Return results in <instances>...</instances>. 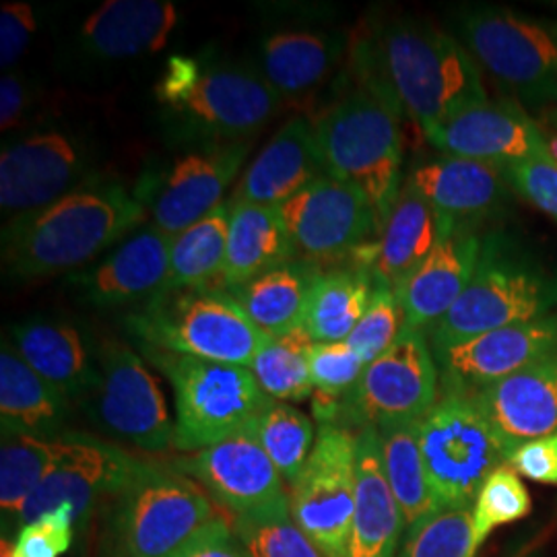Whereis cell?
<instances>
[{"label": "cell", "mask_w": 557, "mask_h": 557, "mask_svg": "<svg viewBox=\"0 0 557 557\" xmlns=\"http://www.w3.org/2000/svg\"><path fill=\"white\" fill-rule=\"evenodd\" d=\"M358 85L409 116L428 135L487 100L467 48L438 27L398 17L354 41Z\"/></svg>", "instance_id": "obj_1"}, {"label": "cell", "mask_w": 557, "mask_h": 557, "mask_svg": "<svg viewBox=\"0 0 557 557\" xmlns=\"http://www.w3.org/2000/svg\"><path fill=\"white\" fill-rule=\"evenodd\" d=\"M147 220L133 190L94 178L54 205L4 223V273L27 281L75 271Z\"/></svg>", "instance_id": "obj_2"}, {"label": "cell", "mask_w": 557, "mask_h": 557, "mask_svg": "<svg viewBox=\"0 0 557 557\" xmlns=\"http://www.w3.org/2000/svg\"><path fill=\"white\" fill-rule=\"evenodd\" d=\"M156 98L184 145L239 143L277 114L281 96L259 71L218 60L172 57Z\"/></svg>", "instance_id": "obj_3"}, {"label": "cell", "mask_w": 557, "mask_h": 557, "mask_svg": "<svg viewBox=\"0 0 557 557\" xmlns=\"http://www.w3.org/2000/svg\"><path fill=\"white\" fill-rule=\"evenodd\" d=\"M557 308V264H552L522 239L492 232L481 242L478 269L465 294L430 331L434 354L467 338L533 322Z\"/></svg>", "instance_id": "obj_4"}, {"label": "cell", "mask_w": 557, "mask_h": 557, "mask_svg": "<svg viewBox=\"0 0 557 557\" xmlns=\"http://www.w3.org/2000/svg\"><path fill=\"white\" fill-rule=\"evenodd\" d=\"M400 119L391 106L358 85L312 120L324 172L363 193L379 215L380 227L403 190Z\"/></svg>", "instance_id": "obj_5"}, {"label": "cell", "mask_w": 557, "mask_h": 557, "mask_svg": "<svg viewBox=\"0 0 557 557\" xmlns=\"http://www.w3.org/2000/svg\"><path fill=\"white\" fill-rule=\"evenodd\" d=\"M106 506L103 557H170L218 518L195 479L143 460Z\"/></svg>", "instance_id": "obj_6"}, {"label": "cell", "mask_w": 557, "mask_h": 557, "mask_svg": "<svg viewBox=\"0 0 557 557\" xmlns=\"http://www.w3.org/2000/svg\"><path fill=\"white\" fill-rule=\"evenodd\" d=\"M128 326L151 349L244 368L269 338L221 287L161 289Z\"/></svg>", "instance_id": "obj_7"}, {"label": "cell", "mask_w": 557, "mask_h": 557, "mask_svg": "<svg viewBox=\"0 0 557 557\" xmlns=\"http://www.w3.org/2000/svg\"><path fill=\"white\" fill-rule=\"evenodd\" d=\"M457 40L520 108L557 103V21L504 7L473 4L455 13Z\"/></svg>", "instance_id": "obj_8"}, {"label": "cell", "mask_w": 557, "mask_h": 557, "mask_svg": "<svg viewBox=\"0 0 557 557\" xmlns=\"http://www.w3.org/2000/svg\"><path fill=\"white\" fill-rule=\"evenodd\" d=\"M151 359L174 388V446L182 453H199L244 432L271 400L250 368L160 349H151Z\"/></svg>", "instance_id": "obj_9"}, {"label": "cell", "mask_w": 557, "mask_h": 557, "mask_svg": "<svg viewBox=\"0 0 557 557\" xmlns=\"http://www.w3.org/2000/svg\"><path fill=\"white\" fill-rule=\"evenodd\" d=\"M419 448L440 508L471 506L508 453L471 395L440 393L419 421Z\"/></svg>", "instance_id": "obj_10"}, {"label": "cell", "mask_w": 557, "mask_h": 557, "mask_svg": "<svg viewBox=\"0 0 557 557\" xmlns=\"http://www.w3.org/2000/svg\"><path fill=\"white\" fill-rule=\"evenodd\" d=\"M250 143H200L140 174L133 190L151 225L174 238L225 202Z\"/></svg>", "instance_id": "obj_11"}, {"label": "cell", "mask_w": 557, "mask_h": 557, "mask_svg": "<svg viewBox=\"0 0 557 557\" xmlns=\"http://www.w3.org/2000/svg\"><path fill=\"white\" fill-rule=\"evenodd\" d=\"M440 370L430 337L403 329L379 359L366 366L351 395L345 398L338 425H386L421 421L438 403Z\"/></svg>", "instance_id": "obj_12"}, {"label": "cell", "mask_w": 557, "mask_h": 557, "mask_svg": "<svg viewBox=\"0 0 557 557\" xmlns=\"http://www.w3.org/2000/svg\"><path fill=\"white\" fill-rule=\"evenodd\" d=\"M356 436L320 425L314 450L289 487L292 517L324 557H347L356 512Z\"/></svg>", "instance_id": "obj_13"}, {"label": "cell", "mask_w": 557, "mask_h": 557, "mask_svg": "<svg viewBox=\"0 0 557 557\" xmlns=\"http://www.w3.org/2000/svg\"><path fill=\"white\" fill-rule=\"evenodd\" d=\"M296 257L314 267L354 259L363 246L376 242L380 220L358 188L331 178L314 180L294 199L278 207Z\"/></svg>", "instance_id": "obj_14"}, {"label": "cell", "mask_w": 557, "mask_h": 557, "mask_svg": "<svg viewBox=\"0 0 557 557\" xmlns=\"http://www.w3.org/2000/svg\"><path fill=\"white\" fill-rule=\"evenodd\" d=\"M98 358L100 384L91 398L101 428L145 453H165L174 446L176 421L145 361L116 341L101 343Z\"/></svg>", "instance_id": "obj_15"}, {"label": "cell", "mask_w": 557, "mask_h": 557, "mask_svg": "<svg viewBox=\"0 0 557 557\" xmlns=\"http://www.w3.org/2000/svg\"><path fill=\"white\" fill-rule=\"evenodd\" d=\"M96 178L83 140L40 131L7 143L0 153V207L11 220L41 211Z\"/></svg>", "instance_id": "obj_16"}, {"label": "cell", "mask_w": 557, "mask_h": 557, "mask_svg": "<svg viewBox=\"0 0 557 557\" xmlns=\"http://www.w3.org/2000/svg\"><path fill=\"white\" fill-rule=\"evenodd\" d=\"M66 448L21 510L23 524L57 510L62 504L73 506L77 529H85L96 506L108 504L135 473L139 460L103 440L64 434Z\"/></svg>", "instance_id": "obj_17"}, {"label": "cell", "mask_w": 557, "mask_h": 557, "mask_svg": "<svg viewBox=\"0 0 557 557\" xmlns=\"http://www.w3.org/2000/svg\"><path fill=\"white\" fill-rule=\"evenodd\" d=\"M557 354V312L467 338L436 356L440 393L475 395Z\"/></svg>", "instance_id": "obj_18"}, {"label": "cell", "mask_w": 557, "mask_h": 557, "mask_svg": "<svg viewBox=\"0 0 557 557\" xmlns=\"http://www.w3.org/2000/svg\"><path fill=\"white\" fill-rule=\"evenodd\" d=\"M180 471L205 487L230 517L252 515L289 499L277 467L246 430L180 460Z\"/></svg>", "instance_id": "obj_19"}, {"label": "cell", "mask_w": 557, "mask_h": 557, "mask_svg": "<svg viewBox=\"0 0 557 557\" xmlns=\"http://www.w3.org/2000/svg\"><path fill=\"white\" fill-rule=\"evenodd\" d=\"M428 140L444 156L483 161L502 170L549 156L545 135L515 101H485L442 124Z\"/></svg>", "instance_id": "obj_20"}, {"label": "cell", "mask_w": 557, "mask_h": 557, "mask_svg": "<svg viewBox=\"0 0 557 557\" xmlns=\"http://www.w3.org/2000/svg\"><path fill=\"white\" fill-rule=\"evenodd\" d=\"M481 242L475 225L448 220L436 248L397 289L407 329L432 331L448 314L475 275Z\"/></svg>", "instance_id": "obj_21"}, {"label": "cell", "mask_w": 557, "mask_h": 557, "mask_svg": "<svg viewBox=\"0 0 557 557\" xmlns=\"http://www.w3.org/2000/svg\"><path fill=\"white\" fill-rule=\"evenodd\" d=\"M471 397L512 457L518 446L557 434V354Z\"/></svg>", "instance_id": "obj_22"}, {"label": "cell", "mask_w": 557, "mask_h": 557, "mask_svg": "<svg viewBox=\"0 0 557 557\" xmlns=\"http://www.w3.org/2000/svg\"><path fill=\"white\" fill-rule=\"evenodd\" d=\"M170 236L158 227H143L96 264L71 277L81 296L98 308L149 301L170 277Z\"/></svg>", "instance_id": "obj_23"}, {"label": "cell", "mask_w": 557, "mask_h": 557, "mask_svg": "<svg viewBox=\"0 0 557 557\" xmlns=\"http://www.w3.org/2000/svg\"><path fill=\"white\" fill-rule=\"evenodd\" d=\"M21 359L71 403L91 398L100 384V358L89 338L64 320L27 319L11 326Z\"/></svg>", "instance_id": "obj_24"}, {"label": "cell", "mask_w": 557, "mask_h": 557, "mask_svg": "<svg viewBox=\"0 0 557 557\" xmlns=\"http://www.w3.org/2000/svg\"><path fill=\"white\" fill-rule=\"evenodd\" d=\"M324 174L314 126L298 116L285 122L260 149L230 199L278 209Z\"/></svg>", "instance_id": "obj_25"}, {"label": "cell", "mask_w": 557, "mask_h": 557, "mask_svg": "<svg viewBox=\"0 0 557 557\" xmlns=\"http://www.w3.org/2000/svg\"><path fill=\"white\" fill-rule=\"evenodd\" d=\"M502 168L483 161L440 156L419 161L411 170V184L423 199L448 220L475 225L494 218L508 200V184Z\"/></svg>", "instance_id": "obj_26"}, {"label": "cell", "mask_w": 557, "mask_h": 557, "mask_svg": "<svg viewBox=\"0 0 557 557\" xmlns=\"http://www.w3.org/2000/svg\"><path fill=\"white\" fill-rule=\"evenodd\" d=\"M448 218L438 213L411 184H405L379 239L363 246L354 264L370 269L376 283L397 292L444 234Z\"/></svg>", "instance_id": "obj_27"}, {"label": "cell", "mask_w": 557, "mask_h": 557, "mask_svg": "<svg viewBox=\"0 0 557 557\" xmlns=\"http://www.w3.org/2000/svg\"><path fill=\"white\" fill-rule=\"evenodd\" d=\"M405 520L386 481L376 425L356 436V512L347 557H397Z\"/></svg>", "instance_id": "obj_28"}, {"label": "cell", "mask_w": 557, "mask_h": 557, "mask_svg": "<svg viewBox=\"0 0 557 557\" xmlns=\"http://www.w3.org/2000/svg\"><path fill=\"white\" fill-rule=\"evenodd\" d=\"M178 20L170 0H108L83 21L81 46L96 59H137L165 48Z\"/></svg>", "instance_id": "obj_29"}, {"label": "cell", "mask_w": 557, "mask_h": 557, "mask_svg": "<svg viewBox=\"0 0 557 557\" xmlns=\"http://www.w3.org/2000/svg\"><path fill=\"white\" fill-rule=\"evenodd\" d=\"M71 400L38 376L11 341L0 351V428L2 436L60 438Z\"/></svg>", "instance_id": "obj_30"}, {"label": "cell", "mask_w": 557, "mask_h": 557, "mask_svg": "<svg viewBox=\"0 0 557 557\" xmlns=\"http://www.w3.org/2000/svg\"><path fill=\"white\" fill-rule=\"evenodd\" d=\"M230 238L220 281L225 292L296 260L294 244L278 209L234 199H230Z\"/></svg>", "instance_id": "obj_31"}, {"label": "cell", "mask_w": 557, "mask_h": 557, "mask_svg": "<svg viewBox=\"0 0 557 557\" xmlns=\"http://www.w3.org/2000/svg\"><path fill=\"white\" fill-rule=\"evenodd\" d=\"M343 54V40L322 29H278L260 44L259 73L278 96H304L326 79Z\"/></svg>", "instance_id": "obj_32"}, {"label": "cell", "mask_w": 557, "mask_h": 557, "mask_svg": "<svg viewBox=\"0 0 557 557\" xmlns=\"http://www.w3.org/2000/svg\"><path fill=\"white\" fill-rule=\"evenodd\" d=\"M319 273V267L296 259L262 273L230 294L262 333L278 337L304 326L308 299Z\"/></svg>", "instance_id": "obj_33"}, {"label": "cell", "mask_w": 557, "mask_h": 557, "mask_svg": "<svg viewBox=\"0 0 557 557\" xmlns=\"http://www.w3.org/2000/svg\"><path fill=\"white\" fill-rule=\"evenodd\" d=\"M376 281L370 269L349 264L322 271L314 278L304 329L314 343H341L363 319Z\"/></svg>", "instance_id": "obj_34"}, {"label": "cell", "mask_w": 557, "mask_h": 557, "mask_svg": "<svg viewBox=\"0 0 557 557\" xmlns=\"http://www.w3.org/2000/svg\"><path fill=\"white\" fill-rule=\"evenodd\" d=\"M379 434L386 481L397 499L405 529H411L440 508L419 448V421L379 425Z\"/></svg>", "instance_id": "obj_35"}, {"label": "cell", "mask_w": 557, "mask_h": 557, "mask_svg": "<svg viewBox=\"0 0 557 557\" xmlns=\"http://www.w3.org/2000/svg\"><path fill=\"white\" fill-rule=\"evenodd\" d=\"M230 199L170 239V277L163 289L220 287L227 238H230Z\"/></svg>", "instance_id": "obj_36"}, {"label": "cell", "mask_w": 557, "mask_h": 557, "mask_svg": "<svg viewBox=\"0 0 557 557\" xmlns=\"http://www.w3.org/2000/svg\"><path fill=\"white\" fill-rule=\"evenodd\" d=\"M66 448L60 438L2 436L0 444V515L2 537L20 531V517L27 498L52 471Z\"/></svg>", "instance_id": "obj_37"}, {"label": "cell", "mask_w": 557, "mask_h": 557, "mask_svg": "<svg viewBox=\"0 0 557 557\" xmlns=\"http://www.w3.org/2000/svg\"><path fill=\"white\" fill-rule=\"evenodd\" d=\"M246 432L259 442L260 448L277 467L283 481L292 487L317 444L312 419L298 407L271 398Z\"/></svg>", "instance_id": "obj_38"}, {"label": "cell", "mask_w": 557, "mask_h": 557, "mask_svg": "<svg viewBox=\"0 0 557 557\" xmlns=\"http://www.w3.org/2000/svg\"><path fill=\"white\" fill-rule=\"evenodd\" d=\"M314 341L301 326L292 333L269 337L250 372L259 382L262 393L281 403H298L312 398L314 384L310 379V349Z\"/></svg>", "instance_id": "obj_39"}, {"label": "cell", "mask_w": 557, "mask_h": 557, "mask_svg": "<svg viewBox=\"0 0 557 557\" xmlns=\"http://www.w3.org/2000/svg\"><path fill=\"white\" fill-rule=\"evenodd\" d=\"M366 370L363 359L345 343H314L310 349V379L314 384L312 413L320 425H338L345 398Z\"/></svg>", "instance_id": "obj_40"}, {"label": "cell", "mask_w": 557, "mask_h": 557, "mask_svg": "<svg viewBox=\"0 0 557 557\" xmlns=\"http://www.w3.org/2000/svg\"><path fill=\"white\" fill-rule=\"evenodd\" d=\"M230 524L250 557H324L292 517L289 499L244 517H230Z\"/></svg>", "instance_id": "obj_41"}, {"label": "cell", "mask_w": 557, "mask_h": 557, "mask_svg": "<svg viewBox=\"0 0 557 557\" xmlns=\"http://www.w3.org/2000/svg\"><path fill=\"white\" fill-rule=\"evenodd\" d=\"M397 557H478L473 543V508L444 506L411 529Z\"/></svg>", "instance_id": "obj_42"}, {"label": "cell", "mask_w": 557, "mask_h": 557, "mask_svg": "<svg viewBox=\"0 0 557 557\" xmlns=\"http://www.w3.org/2000/svg\"><path fill=\"white\" fill-rule=\"evenodd\" d=\"M533 510V499L522 479L510 465H502L483 481L473 502V543L475 549L496 529L512 524Z\"/></svg>", "instance_id": "obj_43"}, {"label": "cell", "mask_w": 557, "mask_h": 557, "mask_svg": "<svg viewBox=\"0 0 557 557\" xmlns=\"http://www.w3.org/2000/svg\"><path fill=\"white\" fill-rule=\"evenodd\" d=\"M405 329V314L397 298V292L388 285L376 283L372 301L359 320L354 333L347 337V345L370 366L397 341Z\"/></svg>", "instance_id": "obj_44"}, {"label": "cell", "mask_w": 557, "mask_h": 557, "mask_svg": "<svg viewBox=\"0 0 557 557\" xmlns=\"http://www.w3.org/2000/svg\"><path fill=\"white\" fill-rule=\"evenodd\" d=\"M77 522L75 510L62 504L40 518L23 524L11 541L13 557H60L64 556L75 541Z\"/></svg>", "instance_id": "obj_45"}, {"label": "cell", "mask_w": 557, "mask_h": 557, "mask_svg": "<svg viewBox=\"0 0 557 557\" xmlns=\"http://www.w3.org/2000/svg\"><path fill=\"white\" fill-rule=\"evenodd\" d=\"M518 193L557 221V163L549 156L520 161L504 170Z\"/></svg>", "instance_id": "obj_46"}, {"label": "cell", "mask_w": 557, "mask_h": 557, "mask_svg": "<svg viewBox=\"0 0 557 557\" xmlns=\"http://www.w3.org/2000/svg\"><path fill=\"white\" fill-rule=\"evenodd\" d=\"M38 32V13L27 2H7L0 9V66L11 73Z\"/></svg>", "instance_id": "obj_47"}, {"label": "cell", "mask_w": 557, "mask_h": 557, "mask_svg": "<svg viewBox=\"0 0 557 557\" xmlns=\"http://www.w3.org/2000/svg\"><path fill=\"white\" fill-rule=\"evenodd\" d=\"M170 557H250L236 537L230 518H213Z\"/></svg>", "instance_id": "obj_48"}, {"label": "cell", "mask_w": 557, "mask_h": 557, "mask_svg": "<svg viewBox=\"0 0 557 557\" xmlns=\"http://www.w3.org/2000/svg\"><path fill=\"white\" fill-rule=\"evenodd\" d=\"M508 465L522 478L543 485H557V434L518 446Z\"/></svg>", "instance_id": "obj_49"}, {"label": "cell", "mask_w": 557, "mask_h": 557, "mask_svg": "<svg viewBox=\"0 0 557 557\" xmlns=\"http://www.w3.org/2000/svg\"><path fill=\"white\" fill-rule=\"evenodd\" d=\"M36 87L17 73H4L0 79V128L2 133L20 126L36 103Z\"/></svg>", "instance_id": "obj_50"}, {"label": "cell", "mask_w": 557, "mask_h": 557, "mask_svg": "<svg viewBox=\"0 0 557 557\" xmlns=\"http://www.w3.org/2000/svg\"><path fill=\"white\" fill-rule=\"evenodd\" d=\"M13 557V549H11V539H2V556Z\"/></svg>", "instance_id": "obj_51"}, {"label": "cell", "mask_w": 557, "mask_h": 557, "mask_svg": "<svg viewBox=\"0 0 557 557\" xmlns=\"http://www.w3.org/2000/svg\"><path fill=\"white\" fill-rule=\"evenodd\" d=\"M527 557H535V556H527Z\"/></svg>", "instance_id": "obj_52"}]
</instances>
